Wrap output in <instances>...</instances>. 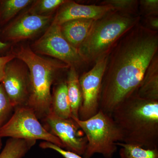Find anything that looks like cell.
<instances>
[{"instance_id": "obj_1", "label": "cell", "mask_w": 158, "mask_h": 158, "mask_svg": "<svg viewBox=\"0 0 158 158\" xmlns=\"http://www.w3.org/2000/svg\"><path fill=\"white\" fill-rule=\"evenodd\" d=\"M158 50V31L140 23L121 37L107 56L100 110L111 116L120 103L135 93Z\"/></svg>"}, {"instance_id": "obj_2", "label": "cell", "mask_w": 158, "mask_h": 158, "mask_svg": "<svg viewBox=\"0 0 158 158\" xmlns=\"http://www.w3.org/2000/svg\"><path fill=\"white\" fill-rule=\"evenodd\" d=\"M122 133V142L144 148H158V101L134 94L120 103L111 114Z\"/></svg>"}, {"instance_id": "obj_3", "label": "cell", "mask_w": 158, "mask_h": 158, "mask_svg": "<svg viewBox=\"0 0 158 158\" xmlns=\"http://www.w3.org/2000/svg\"><path fill=\"white\" fill-rule=\"evenodd\" d=\"M28 69L29 95L27 106L37 117H44L52 111L51 88L57 73L69 65L56 59L37 55L29 48L21 47L14 54Z\"/></svg>"}, {"instance_id": "obj_4", "label": "cell", "mask_w": 158, "mask_h": 158, "mask_svg": "<svg viewBox=\"0 0 158 158\" xmlns=\"http://www.w3.org/2000/svg\"><path fill=\"white\" fill-rule=\"evenodd\" d=\"M140 20L137 15L114 10L94 21L88 36L77 49L85 63H95L107 56L121 37Z\"/></svg>"}, {"instance_id": "obj_5", "label": "cell", "mask_w": 158, "mask_h": 158, "mask_svg": "<svg viewBox=\"0 0 158 158\" xmlns=\"http://www.w3.org/2000/svg\"><path fill=\"white\" fill-rule=\"evenodd\" d=\"M86 136L88 144L84 157L90 158L95 154H102L105 158H112L117 151L116 143L122 142L121 131L113 117L99 110L94 116L81 120L72 117Z\"/></svg>"}, {"instance_id": "obj_6", "label": "cell", "mask_w": 158, "mask_h": 158, "mask_svg": "<svg viewBox=\"0 0 158 158\" xmlns=\"http://www.w3.org/2000/svg\"><path fill=\"white\" fill-rule=\"evenodd\" d=\"M4 137L42 140L64 148L59 138L43 126L34 110L27 106L16 108L11 118L0 128V138Z\"/></svg>"}, {"instance_id": "obj_7", "label": "cell", "mask_w": 158, "mask_h": 158, "mask_svg": "<svg viewBox=\"0 0 158 158\" xmlns=\"http://www.w3.org/2000/svg\"><path fill=\"white\" fill-rule=\"evenodd\" d=\"M34 52L53 57L69 66L85 63L75 48L62 35L60 26L52 22L42 37L34 43Z\"/></svg>"}, {"instance_id": "obj_8", "label": "cell", "mask_w": 158, "mask_h": 158, "mask_svg": "<svg viewBox=\"0 0 158 158\" xmlns=\"http://www.w3.org/2000/svg\"><path fill=\"white\" fill-rule=\"evenodd\" d=\"M107 56L98 59L93 68L79 78L82 94L81 106L79 112V118L81 120H86L94 116L100 110L102 81Z\"/></svg>"}, {"instance_id": "obj_9", "label": "cell", "mask_w": 158, "mask_h": 158, "mask_svg": "<svg viewBox=\"0 0 158 158\" xmlns=\"http://www.w3.org/2000/svg\"><path fill=\"white\" fill-rule=\"evenodd\" d=\"M45 118L50 132L59 138L64 148L79 155L84 156L88 140L73 118H60L52 111Z\"/></svg>"}, {"instance_id": "obj_10", "label": "cell", "mask_w": 158, "mask_h": 158, "mask_svg": "<svg viewBox=\"0 0 158 158\" xmlns=\"http://www.w3.org/2000/svg\"><path fill=\"white\" fill-rule=\"evenodd\" d=\"M14 59L6 64L1 82L13 108L27 106L29 95L28 73Z\"/></svg>"}, {"instance_id": "obj_11", "label": "cell", "mask_w": 158, "mask_h": 158, "mask_svg": "<svg viewBox=\"0 0 158 158\" xmlns=\"http://www.w3.org/2000/svg\"><path fill=\"white\" fill-rule=\"evenodd\" d=\"M52 20L49 15L28 12L15 20L6 28L5 34L9 40L19 41L34 37L48 26Z\"/></svg>"}, {"instance_id": "obj_12", "label": "cell", "mask_w": 158, "mask_h": 158, "mask_svg": "<svg viewBox=\"0 0 158 158\" xmlns=\"http://www.w3.org/2000/svg\"><path fill=\"white\" fill-rule=\"evenodd\" d=\"M114 10L111 6L106 5H81L67 1L60 6L52 22L60 26L73 20L91 19L96 20Z\"/></svg>"}, {"instance_id": "obj_13", "label": "cell", "mask_w": 158, "mask_h": 158, "mask_svg": "<svg viewBox=\"0 0 158 158\" xmlns=\"http://www.w3.org/2000/svg\"><path fill=\"white\" fill-rule=\"evenodd\" d=\"M94 20H73L60 25L63 36L75 48L77 49L88 36Z\"/></svg>"}, {"instance_id": "obj_14", "label": "cell", "mask_w": 158, "mask_h": 158, "mask_svg": "<svg viewBox=\"0 0 158 158\" xmlns=\"http://www.w3.org/2000/svg\"><path fill=\"white\" fill-rule=\"evenodd\" d=\"M141 98L158 101V55L153 57L135 93Z\"/></svg>"}, {"instance_id": "obj_15", "label": "cell", "mask_w": 158, "mask_h": 158, "mask_svg": "<svg viewBox=\"0 0 158 158\" xmlns=\"http://www.w3.org/2000/svg\"><path fill=\"white\" fill-rule=\"evenodd\" d=\"M65 81L70 102L72 117L79 118V110L82 102V94L78 75L74 66L69 67L67 80Z\"/></svg>"}, {"instance_id": "obj_16", "label": "cell", "mask_w": 158, "mask_h": 158, "mask_svg": "<svg viewBox=\"0 0 158 158\" xmlns=\"http://www.w3.org/2000/svg\"><path fill=\"white\" fill-rule=\"evenodd\" d=\"M52 111L60 118H72L70 104L65 81L57 85L52 95Z\"/></svg>"}, {"instance_id": "obj_17", "label": "cell", "mask_w": 158, "mask_h": 158, "mask_svg": "<svg viewBox=\"0 0 158 158\" xmlns=\"http://www.w3.org/2000/svg\"><path fill=\"white\" fill-rule=\"evenodd\" d=\"M36 141L10 138L0 153V158H23Z\"/></svg>"}, {"instance_id": "obj_18", "label": "cell", "mask_w": 158, "mask_h": 158, "mask_svg": "<svg viewBox=\"0 0 158 158\" xmlns=\"http://www.w3.org/2000/svg\"><path fill=\"white\" fill-rule=\"evenodd\" d=\"M116 144L121 147L119 152L120 158H158V148H145L123 142H117Z\"/></svg>"}, {"instance_id": "obj_19", "label": "cell", "mask_w": 158, "mask_h": 158, "mask_svg": "<svg viewBox=\"0 0 158 158\" xmlns=\"http://www.w3.org/2000/svg\"><path fill=\"white\" fill-rule=\"evenodd\" d=\"M34 2L31 0H6L2 2V17L8 21Z\"/></svg>"}, {"instance_id": "obj_20", "label": "cell", "mask_w": 158, "mask_h": 158, "mask_svg": "<svg viewBox=\"0 0 158 158\" xmlns=\"http://www.w3.org/2000/svg\"><path fill=\"white\" fill-rule=\"evenodd\" d=\"M138 3V1L135 0H106L101 5L111 6L115 11L136 15Z\"/></svg>"}, {"instance_id": "obj_21", "label": "cell", "mask_w": 158, "mask_h": 158, "mask_svg": "<svg viewBox=\"0 0 158 158\" xmlns=\"http://www.w3.org/2000/svg\"><path fill=\"white\" fill-rule=\"evenodd\" d=\"M67 1L65 0H40L36 1L29 12L42 15L43 13L53 11Z\"/></svg>"}, {"instance_id": "obj_22", "label": "cell", "mask_w": 158, "mask_h": 158, "mask_svg": "<svg viewBox=\"0 0 158 158\" xmlns=\"http://www.w3.org/2000/svg\"><path fill=\"white\" fill-rule=\"evenodd\" d=\"M13 108L2 84H0V128L6 123L9 113Z\"/></svg>"}, {"instance_id": "obj_23", "label": "cell", "mask_w": 158, "mask_h": 158, "mask_svg": "<svg viewBox=\"0 0 158 158\" xmlns=\"http://www.w3.org/2000/svg\"><path fill=\"white\" fill-rule=\"evenodd\" d=\"M40 147L44 149H51L55 151L64 158H85L75 153L61 148L51 142L43 141L40 144Z\"/></svg>"}, {"instance_id": "obj_24", "label": "cell", "mask_w": 158, "mask_h": 158, "mask_svg": "<svg viewBox=\"0 0 158 158\" xmlns=\"http://www.w3.org/2000/svg\"><path fill=\"white\" fill-rule=\"evenodd\" d=\"M141 10L145 16H157L158 0H141L140 1Z\"/></svg>"}, {"instance_id": "obj_25", "label": "cell", "mask_w": 158, "mask_h": 158, "mask_svg": "<svg viewBox=\"0 0 158 158\" xmlns=\"http://www.w3.org/2000/svg\"><path fill=\"white\" fill-rule=\"evenodd\" d=\"M15 58L14 54L0 57V83L2 82L4 77V71L6 64Z\"/></svg>"}, {"instance_id": "obj_26", "label": "cell", "mask_w": 158, "mask_h": 158, "mask_svg": "<svg viewBox=\"0 0 158 158\" xmlns=\"http://www.w3.org/2000/svg\"><path fill=\"white\" fill-rule=\"evenodd\" d=\"M147 23L150 29L158 31V19L157 16H150L147 17Z\"/></svg>"}, {"instance_id": "obj_27", "label": "cell", "mask_w": 158, "mask_h": 158, "mask_svg": "<svg viewBox=\"0 0 158 158\" xmlns=\"http://www.w3.org/2000/svg\"><path fill=\"white\" fill-rule=\"evenodd\" d=\"M7 46V44L2 42L0 40V50L5 48Z\"/></svg>"}, {"instance_id": "obj_28", "label": "cell", "mask_w": 158, "mask_h": 158, "mask_svg": "<svg viewBox=\"0 0 158 158\" xmlns=\"http://www.w3.org/2000/svg\"><path fill=\"white\" fill-rule=\"evenodd\" d=\"M2 139H1V138H0V151L2 148Z\"/></svg>"}]
</instances>
